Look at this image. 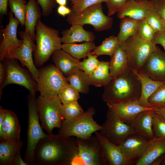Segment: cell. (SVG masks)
<instances>
[{
    "instance_id": "cell-1",
    "label": "cell",
    "mask_w": 165,
    "mask_h": 165,
    "mask_svg": "<svg viewBox=\"0 0 165 165\" xmlns=\"http://www.w3.org/2000/svg\"><path fill=\"white\" fill-rule=\"evenodd\" d=\"M48 134L37 144L32 165H71L78 152L75 138Z\"/></svg>"
},
{
    "instance_id": "cell-2",
    "label": "cell",
    "mask_w": 165,
    "mask_h": 165,
    "mask_svg": "<svg viewBox=\"0 0 165 165\" xmlns=\"http://www.w3.org/2000/svg\"><path fill=\"white\" fill-rule=\"evenodd\" d=\"M141 91L140 82L130 68L104 86L102 99L106 104L138 101Z\"/></svg>"
},
{
    "instance_id": "cell-3",
    "label": "cell",
    "mask_w": 165,
    "mask_h": 165,
    "mask_svg": "<svg viewBox=\"0 0 165 165\" xmlns=\"http://www.w3.org/2000/svg\"><path fill=\"white\" fill-rule=\"evenodd\" d=\"M35 40L36 44L33 55L37 67H42L55 51L61 49L58 31L48 26L40 19L36 25Z\"/></svg>"
},
{
    "instance_id": "cell-4",
    "label": "cell",
    "mask_w": 165,
    "mask_h": 165,
    "mask_svg": "<svg viewBox=\"0 0 165 165\" xmlns=\"http://www.w3.org/2000/svg\"><path fill=\"white\" fill-rule=\"evenodd\" d=\"M95 110L93 107H89L83 114L73 120L64 119L59 129L58 134L68 137H75L87 138L93 133L100 130L102 126L98 124L93 118Z\"/></svg>"
},
{
    "instance_id": "cell-5",
    "label": "cell",
    "mask_w": 165,
    "mask_h": 165,
    "mask_svg": "<svg viewBox=\"0 0 165 165\" xmlns=\"http://www.w3.org/2000/svg\"><path fill=\"white\" fill-rule=\"evenodd\" d=\"M28 107L27 145L24 160L29 165H32L34 152L36 145L42 139L47 137L39 122V117L36 106L35 95L30 94L28 96Z\"/></svg>"
},
{
    "instance_id": "cell-6",
    "label": "cell",
    "mask_w": 165,
    "mask_h": 165,
    "mask_svg": "<svg viewBox=\"0 0 165 165\" xmlns=\"http://www.w3.org/2000/svg\"><path fill=\"white\" fill-rule=\"evenodd\" d=\"M120 45L125 52L129 67L137 72L157 47L152 42L142 39L138 33Z\"/></svg>"
},
{
    "instance_id": "cell-7",
    "label": "cell",
    "mask_w": 165,
    "mask_h": 165,
    "mask_svg": "<svg viewBox=\"0 0 165 165\" xmlns=\"http://www.w3.org/2000/svg\"><path fill=\"white\" fill-rule=\"evenodd\" d=\"M36 102L42 128L49 134L52 133L54 128L59 129L64 119L61 112L62 103L58 97H46L40 95Z\"/></svg>"
},
{
    "instance_id": "cell-8",
    "label": "cell",
    "mask_w": 165,
    "mask_h": 165,
    "mask_svg": "<svg viewBox=\"0 0 165 165\" xmlns=\"http://www.w3.org/2000/svg\"><path fill=\"white\" fill-rule=\"evenodd\" d=\"M75 139L78 152L71 165H108L100 142L96 136Z\"/></svg>"
},
{
    "instance_id": "cell-9",
    "label": "cell",
    "mask_w": 165,
    "mask_h": 165,
    "mask_svg": "<svg viewBox=\"0 0 165 165\" xmlns=\"http://www.w3.org/2000/svg\"><path fill=\"white\" fill-rule=\"evenodd\" d=\"M66 20L71 25H91L97 31L109 29L113 23L112 18L104 14L101 3L89 6L78 14L71 12L68 15Z\"/></svg>"
},
{
    "instance_id": "cell-10",
    "label": "cell",
    "mask_w": 165,
    "mask_h": 165,
    "mask_svg": "<svg viewBox=\"0 0 165 165\" xmlns=\"http://www.w3.org/2000/svg\"><path fill=\"white\" fill-rule=\"evenodd\" d=\"M17 60L4 58L2 61L6 71V79L0 86V97L2 89L7 85L16 84L28 89L30 94L35 95L38 91L36 81L28 70L23 68L19 64Z\"/></svg>"
},
{
    "instance_id": "cell-11",
    "label": "cell",
    "mask_w": 165,
    "mask_h": 165,
    "mask_svg": "<svg viewBox=\"0 0 165 165\" xmlns=\"http://www.w3.org/2000/svg\"><path fill=\"white\" fill-rule=\"evenodd\" d=\"M37 82L40 95L46 97L58 96L61 88L68 82L67 78L55 65L51 64L39 70Z\"/></svg>"
},
{
    "instance_id": "cell-12",
    "label": "cell",
    "mask_w": 165,
    "mask_h": 165,
    "mask_svg": "<svg viewBox=\"0 0 165 165\" xmlns=\"http://www.w3.org/2000/svg\"><path fill=\"white\" fill-rule=\"evenodd\" d=\"M100 133L109 141L119 145L130 135L134 132L132 127L119 118L110 111L102 125Z\"/></svg>"
},
{
    "instance_id": "cell-13",
    "label": "cell",
    "mask_w": 165,
    "mask_h": 165,
    "mask_svg": "<svg viewBox=\"0 0 165 165\" xmlns=\"http://www.w3.org/2000/svg\"><path fill=\"white\" fill-rule=\"evenodd\" d=\"M19 34L23 40L22 45L7 53L4 58H14L19 60L26 67L37 81L39 70L37 68L33 58L35 45L29 34L24 31H20Z\"/></svg>"
},
{
    "instance_id": "cell-14",
    "label": "cell",
    "mask_w": 165,
    "mask_h": 165,
    "mask_svg": "<svg viewBox=\"0 0 165 165\" xmlns=\"http://www.w3.org/2000/svg\"><path fill=\"white\" fill-rule=\"evenodd\" d=\"M19 24V21L10 11L9 12V22L5 27L1 30L2 38L0 44V61L3 59L7 53L22 45V40L19 39L17 36V28Z\"/></svg>"
},
{
    "instance_id": "cell-15",
    "label": "cell",
    "mask_w": 165,
    "mask_h": 165,
    "mask_svg": "<svg viewBox=\"0 0 165 165\" xmlns=\"http://www.w3.org/2000/svg\"><path fill=\"white\" fill-rule=\"evenodd\" d=\"M138 72L154 80L165 82V53L157 46Z\"/></svg>"
},
{
    "instance_id": "cell-16",
    "label": "cell",
    "mask_w": 165,
    "mask_h": 165,
    "mask_svg": "<svg viewBox=\"0 0 165 165\" xmlns=\"http://www.w3.org/2000/svg\"><path fill=\"white\" fill-rule=\"evenodd\" d=\"M101 145L104 155L108 165H130L134 163L129 159L119 145L111 143L100 132L95 133Z\"/></svg>"
},
{
    "instance_id": "cell-17",
    "label": "cell",
    "mask_w": 165,
    "mask_h": 165,
    "mask_svg": "<svg viewBox=\"0 0 165 165\" xmlns=\"http://www.w3.org/2000/svg\"><path fill=\"white\" fill-rule=\"evenodd\" d=\"M108 110L124 122L128 123L140 112L148 110H155L157 107H145L138 101L116 103H107Z\"/></svg>"
},
{
    "instance_id": "cell-18",
    "label": "cell",
    "mask_w": 165,
    "mask_h": 165,
    "mask_svg": "<svg viewBox=\"0 0 165 165\" xmlns=\"http://www.w3.org/2000/svg\"><path fill=\"white\" fill-rule=\"evenodd\" d=\"M156 138L148 139L134 133L128 137L119 146L127 157L135 163Z\"/></svg>"
},
{
    "instance_id": "cell-19",
    "label": "cell",
    "mask_w": 165,
    "mask_h": 165,
    "mask_svg": "<svg viewBox=\"0 0 165 165\" xmlns=\"http://www.w3.org/2000/svg\"><path fill=\"white\" fill-rule=\"evenodd\" d=\"M154 112V110L142 111L127 123L132 127L135 134L148 139H153L155 138L152 124Z\"/></svg>"
},
{
    "instance_id": "cell-20",
    "label": "cell",
    "mask_w": 165,
    "mask_h": 165,
    "mask_svg": "<svg viewBox=\"0 0 165 165\" xmlns=\"http://www.w3.org/2000/svg\"><path fill=\"white\" fill-rule=\"evenodd\" d=\"M152 4L151 0H129L118 12L117 17L120 19L127 17L141 20L145 18Z\"/></svg>"
},
{
    "instance_id": "cell-21",
    "label": "cell",
    "mask_w": 165,
    "mask_h": 165,
    "mask_svg": "<svg viewBox=\"0 0 165 165\" xmlns=\"http://www.w3.org/2000/svg\"><path fill=\"white\" fill-rule=\"evenodd\" d=\"M21 127L18 117L12 111L6 109L5 117L0 124V141L20 139Z\"/></svg>"
},
{
    "instance_id": "cell-22",
    "label": "cell",
    "mask_w": 165,
    "mask_h": 165,
    "mask_svg": "<svg viewBox=\"0 0 165 165\" xmlns=\"http://www.w3.org/2000/svg\"><path fill=\"white\" fill-rule=\"evenodd\" d=\"M52 60L56 67L66 77L80 69L79 65L80 61L62 49L53 53Z\"/></svg>"
},
{
    "instance_id": "cell-23",
    "label": "cell",
    "mask_w": 165,
    "mask_h": 165,
    "mask_svg": "<svg viewBox=\"0 0 165 165\" xmlns=\"http://www.w3.org/2000/svg\"><path fill=\"white\" fill-rule=\"evenodd\" d=\"M61 41L63 43H73L77 42H93L95 39L94 33L85 30L83 26L74 24L68 29L62 31Z\"/></svg>"
},
{
    "instance_id": "cell-24",
    "label": "cell",
    "mask_w": 165,
    "mask_h": 165,
    "mask_svg": "<svg viewBox=\"0 0 165 165\" xmlns=\"http://www.w3.org/2000/svg\"><path fill=\"white\" fill-rule=\"evenodd\" d=\"M39 6L36 0H29L26 6L24 31L29 34L34 41L36 25L42 15Z\"/></svg>"
},
{
    "instance_id": "cell-25",
    "label": "cell",
    "mask_w": 165,
    "mask_h": 165,
    "mask_svg": "<svg viewBox=\"0 0 165 165\" xmlns=\"http://www.w3.org/2000/svg\"><path fill=\"white\" fill-rule=\"evenodd\" d=\"M134 71L137 75L141 85V94L138 101L139 103L144 107H153L148 102V99L165 82L154 80L146 75Z\"/></svg>"
},
{
    "instance_id": "cell-26",
    "label": "cell",
    "mask_w": 165,
    "mask_h": 165,
    "mask_svg": "<svg viewBox=\"0 0 165 165\" xmlns=\"http://www.w3.org/2000/svg\"><path fill=\"white\" fill-rule=\"evenodd\" d=\"M165 153V138H157L135 162L136 165H152L158 158Z\"/></svg>"
},
{
    "instance_id": "cell-27",
    "label": "cell",
    "mask_w": 165,
    "mask_h": 165,
    "mask_svg": "<svg viewBox=\"0 0 165 165\" xmlns=\"http://www.w3.org/2000/svg\"><path fill=\"white\" fill-rule=\"evenodd\" d=\"M111 57L109 61V71L112 79L124 73L130 68L125 52L120 45Z\"/></svg>"
},
{
    "instance_id": "cell-28",
    "label": "cell",
    "mask_w": 165,
    "mask_h": 165,
    "mask_svg": "<svg viewBox=\"0 0 165 165\" xmlns=\"http://www.w3.org/2000/svg\"><path fill=\"white\" fill-rule=\"evenodd\" d=\"M23 145V142L20 139L0 141V165H12Z\"/></svg>"
},
{
    "instance_id": "cell-29",
    "label": "cell",
    "mask_w": 165,
    "mask_h": 165,
    "mask_svg": "<svg viewBox=\"0 0 165 165\" xmlns=\"http://www.w3.org/2000/svg\"><path fill=\"white\" fill-rule=\"evenodd\" d=\"M109 62L100 61L96 69L88 75L90 85L96 87H104L108 85L112 79L109 71Z\"/></svg>"
},
{
    "instance_id": "cell-30",
    "label": "cell",
    "mask_w": 165,
    "mask_h": 165,
    "mask_svg": "<svg viewBox=\"0 0 165 165\" xmlns=\"http://www.w3.org/2000/svg\"><path fill=\"white\" fill-rule=\"evenodd\" d=\"M96 47L94 42H84L80 44L63 43L61 49L79 60L87 57L88 54L92 52Z\"/></svg>"
},
{
    "instance_id": "cell-31",
    "label": "cell",
    "mask_w": 165,
    "mask_h": 165,
    "mask_svg": "<svg viewBox=\"0 0 165 165\" xmlns=\"http://www.w3.org/2000/svg\"><path fill=\"white\" fill-rule=\"evenodd\" d=\"M121 19L117 36L120 45L129 38L138 33L139 21L125 17Z\"/></svg>"
},
{
    "instance_id": "cell-32",
    "label": "cell",
    "mask_w": 165,
    "mask_h": 165,
    "mask_svg": "<svg viewBox=\"0 0 165 165\" xmlns=\"http://www.w3.org/2000/svg\"><path fill=\"white\" fill-rule=\"evenodd\" d=\"M66 78L68 82L79 93L86 94L89 92L88 75L82 70H78Z\"/></svg>"
},
{
    "instance_id": "cell-33",
    "label": "cell",
    "mask_w": 165,
    "mask_h": 165,
    "mask_svg": "<svg viewBox=\"0 0 165 165\" xmlns=\"http://www.w3.org/2000/svg\"><path fill=\"white\" fill-rule=\"evenodd\" d=\"M119 45L118 37L111 36L106 38L100 45L96 46L91 53L97 56L105 55L111 56Z\"/></svg>"
},
{
    "instance_id": "cell-34",
    "label": "cell",
    "mask_w": 165,
    "mask_h": 165,
    "mask_svg": "<svg viewBox=\"0 0 165 165\" xmlns=\"http://www.w3.org/2000/svg\"><path fill=\"white\" fill-rule=\"evenodd\" d=\"M60 111L64 119L70 120L78 118L84 112L78 101L65 104H62L60 107Z\"/></svg>"
},
{
    "instance_id": "cell-35",
    "label": "cell",
    "mask_w": 165,
    "mask_h": 165,
    "mask_svg": "<svg viewBox=\"0 0 165 165\" xmlns=\"http://www.w3.org/2000/svg\"><path fill=\"white\" fill-rule=\"evenodd\" d=\"M26 0H8V6L15 17L19 21L22 27L24 25L26 6Z\"/></svg>"
},
{
    "instance_id": "cell-36",
    "label": "cell",
    "mask_w": 165,
    "mask_h": 165,
    "mask_svg": "<svg viewBox=\"0 0 165 165\" xmlns=\"http://www.w3.org/2000/svg\"><path fill=\"white\" fill-rule=\"evenodd\" d=\"M79 91L69 82L64 85L60 89L58 96L62 104L77 101L80 95Z\"/></svg>"
},
{
    "instance_id": "cell-37",
    "label": "cell",
    "mask_w": 165,
    "mask_h": 165,
    "mask_svg": "<svg viewBox=\"0 0 165 165\" xmlns=\"http://www.w3.org/2000/svg\"><path fill=\"white\" fill-rule=\"evenodd\" d=\"M98 56L93 54L91 52L89 53L87 58L84 59L82 61H80L79 65V69L88 75H90L97 67L100 62L97 59Z\"/></svg>"
},
{
    "instance_id": "cell-38",
    "label": "cell",
    "mask_w": 165,
    "mask_h": 165,
    "mask_svg": "<svg viewBox=\"0 0 165 165\" xmlns=\"http://www.w3.org/2000/svg\"><path fill=\"white\" fill-rule=\"evenodd\" d=\"M156 33L148 23L145 18L139 21L138 33L142 39L152 42Z\"/></svg>"
},
{
    "instance_id": "cell-39",
    "label": "cell",
    "mask_w": 165,
    "mask_h": 165,
    "mask_svg": "<svg viewBox=\"0 0 165 165\" xmlns=\"http://www.w3.org/2000/svg\"><path fill=\"white\" fill-rule=\"evenodd\" d=\"M145 18L156 32L164 31L163 20L152 7L148 11Z\"/></svg>"
},
{
    "instance_id": "cell-40",
    "label": "cell",
    "mask_w": 165,
    "mask_h": 165,
    "mask_svg": "<svg viewBox=\"0 0 165 165\" xmlns=\"http://www.w3.org/2000/svg\"><path fill=\"white\" fill-rule=\"evenodd\" d=\"M152 124L155 137L165 138V119L155 112L153 118Z\"/></svg>"
},
{
    "instance_id": "cell-41",
    "label": "cell",
    "mask_w": 165,
    "mask_h": 165,
    "mask_svg": "<svg viewBox=\"0 0 165 165\" xmlns=\"http://www.w3.org/2000/svg\"><path fill=\"white\" fill-rule=\"evenodd\" d=\"M148 101L153 107H165V83L149 97Z\"/></svg>"
},
{
    "instance_id": "cell-42",
    "label": "cell",
    "mask_w": 165,
    "mask_h": 165,
    "mask_svg": "<svg viewBox=\"0 0 165 165\" xmlns=\"http://www.w3.org/2000/svg\"><path fill=\"white\" fill-rule=\"evenodd\" d=\"M105 0H79L77 2L72 3V12L78 14L83 10L91 6L101 3Z\"/></svg>"
},
{
    "instance_id": "cell-43",
    "label": "cell",
    "mask_w": 165,
    "mask_h": 165,
    "mask_svg": "<svg viewBox=\"0 0 165 165\" xmlns=\"http://www.w3.org/2000/svg\"><path fill=\"white\" fill-rule=\"evenodd\" d=\"M129 0H105L108 8V16L110 17L118 12Z\"/></svg>"
},
{
    "instance_id": "cell-44",
    "label": "cell",
    "mask_w": 165,
    "mask_h": 165,
    "mask_svg": "<svg viewBox=\"0 0 165 165\" xmlns=\"http://www.w3.org/2000/svg\"><path fill=\"white\" fill-rule=\"evenodd\" d=\"M42 10V15L44 17L49 16L56 6V0H36Z\"/></svg>"
},
{
    "instance_id": "cell-45",
    "label": "cell",
    "mask_w": 165,
    "mask_h": 165,
    "mask_svg": "<svg viewBox=\"0 0 165 165\" xmlns=\"http://www.w3.org/2000/svg\"><path fill=\"white\" fill-rule=\"evenodd\" d=\"M152 7L160 18L165 21V0H151Z\"/></svg>"
},
{
    "instance_id": "cell-46",
    "label": "cell",
    "mask_w": 165,
    "mask_h": 165,
    "mask_svg": "<svg viewBox=\"0 0 165 165\" xmlns=\"http://www.w3.org/2000/svg\"><path fill=\"white\" fill-rule=\"evenodd\" d=\"M152 42L156 45H161L165 51V33L164 31L156 32Z\"/></svg>"
},
{
    "instance_id": "cell-47",
    "label": "cell",
    "mask_w": 165,
    "mask_h": 165,
    "mask_svg": "<svg viewBox=\"0 0 165 165\" xmlns=\"http://www.w3.org/2000/svg\"><path fill=\"white\" fill-rule=\"evenodd\" d=\"M8 0H0V14L1 19L4 15H7V14Z\"/></svg>"
},
{
    "instance_id": "cell-48",
    "label": "cell",
    "mask_w": 165,
    "mask_h": 165,
    "mask_svg": "<svg viewBox=\"0 0 165 165\" xmlns=\"http://www.w3.org/2000/svg\"><path fill=\"white\" fill-rule=\"evenodd\" d=\"M57 12L60 15L64 17L71 13L72 9L65 5H59L57 8Z\"/></svg>"
},
{
    "instance_id": "cell-49",
    "label": "cell",
    "mask_w": 165,
    "mask_h": 165,
    "mask_svg": "<svg viewBox=\"0 0 165 165\" xmlns=\"http://www.w3.org/2000/svg\"><path fill=\"white\" fill-rule=\"evenodd\" d=\"M12 165H29L22 159L21 154V150L19 151L15 156Z\"/></svg>"
},
{
    "instance_id": "cell-50",
    "label": "cell",
    "mask_w": 165,
    "mask_h": 165,
    "mask_svg": "<svg viewBox=\"0 0 165 165\" xmlns=\"http://www.w3.org/2000/svg\"><path fill=\"white\" fill-rule=\"evenodd\" d=\"M6 76V71L2 61L0 62V86L5 80Z\"/></svg>"
},
{
    "instance_id": "cell-51",
    "label": "cell",
    "mask_w": 165,
    "mask_h": 165,
    "mask_svg": "<svg viewBox=\"0 0 165 165\" xmlns=\"http://www.w3.org/2000/svg\"><path fill=\"white\" fill-rule=\"evenodd\" d=\"M154 111L155 112L160 115L165 119V107H157Z\"/></svg>"
},
{
    "instance_id": "cell-52",
    "label": "cell",
    "mask_w": 165,
    "mask_h": 165,
    "mask_svg": "<svg viewBox=\"0 0 165 165\" xmlns=\"http://www.w3.org/2000/svg\"><path fill=\"white\" fill-rule=\"evenodd\" d=\"M56 1L59 5L66 6L67 3V0H56Z\"/></svg>"
},
{
    "instance_id": "cell-53",
    "label": "cell",
    "mask_w": 165,
    "mask_h": 165,
    "mask_svg": "<svg viewBox=\"0 0 165 165\" xmlns=\"http://www.w3.org/2000/svg\"><path fill=\"white\" fill-rule=\"evenodd\" d=\"M162 162L161 165H165V153L160 156Z\"/></svg>"
},
{
    "instance_id": "cell-54",
    "label": "cell",
    "mask_w": 165,
    "mask_h": 165,
    "mask_svg": "<svg viewBox=\"0 0 165 165\" xmlns=\"http://www.w3.org/2000/svg\"><path fill=\"white\" fill-rule=\"evenodd\" d=\"M163 28H164V31L165 33V21L163 20Z\"/></svg>"
},
{
    "instance_id": "cell-55",
    "label": "cell",
    "mask_w": 165,
    "mask_h": 165,
    "mask_svg": "<svg viewBox=\"0 0 165 165\" xmlns=\"http://www.w3.org/2000/svg\"><path fill=\"white\" fill-rule=\"evenodd\" d=\"M70 1L72 2V3H74L79 0H69Z\"/></svg>"
},
{
    "instance_id": "cell-56",
    "label": "cell",
    "mask_w": 165,
    "mask_h": 165,
    "mask_svg": "<svg viewBox=\"0 0 165 165\" xmlns=\"http://www.w3.org/2000/svg\"><path fill=\"white\" fill-rule=\"evenodd\" d=\"M136 0V1H140V0Z\"/></svg>"
}]
</instances>
